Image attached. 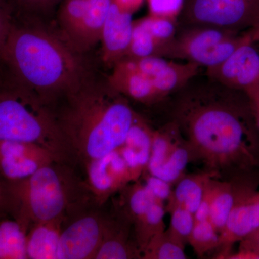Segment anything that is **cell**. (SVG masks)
Instances as JSON below:
<instances>
[{
	"label": "cell",
	"mask_w": 259,
	"mask_h": 259,
	"mask_svg": "<svg viewBox=\"0 0 259 259\" xmlns=\"http://www.w3.org/2000/svg\"><path fill=\"white\" fill-rule=\"evenodd\" d=\"M182 89L174 120L190 149L218 177L248 175L259 168V131L246 94L208 76Z\"/></svg>",
	"instance_id": "cell-1"
},
{
	"label": "cell",
	"mask_w": 259,
	"mask_h": 259,
	"mask_svg": "<svg viewBox=\"0 0 259 259\" xmlns=\"http://www.w3.org/2000/svg\"><path fill=\"white\" fill-rule=\"evenodd\" d=\"M52 109L75 162L82 164L120 147L137 115L107 78L92 74Z\"/></svg>",
	"instance_id": "cell-2"
},
{
	"label": "cell",
	"mask_w": 259,
	"mask_h": 259,
	"mask_svg": "<svg viewBox=\"0 0 259 259\" xmlns=\"http://www.w3.org/2000/svg\"><path fill=\"white\" fill-rule=\"evenodd\" d=\"M81 55L60 34L16 13L0 57L52 107L92 74Z\"/></svg>",
	"instance_id": "cell-3"
},
{
	"label": "cell",
	"mask_w": 259,
	"mask_h": 259,
	"mask_svg": "<svg viewBox=\"0 0 259 259\" xmlns=\"http://www.w3.org/2000/svg\"><path fill=\"white\" fill-rule=\"evenodd\" d=\"M1 182L3 202L30 226L59 218L67 222L99 206L74 165L64 162H53L25 180Z\"/></svg>",
	"instance_id": "cell-4"
},
{
	"label": "cell",
	"mask_w": 259,
	"mask_h": 259,
	"mask_svg": "<svg viewBox=\"0 0 259 259\" xmlns=\"http://www.w3.org/2000/svg\"><path fill=\"white\" fill-rule=\"evenodd\" d=\"M0 141L32 143L64 163H76L52 107L29 88L0 57Z\"/></svg>",
	"instance_id": "cell-5"
},
{
	"label": "cell",
	"mask_w": 259,
	"mask_h": 259,
	"mask_svg": "<svg viewBox=\"0 0 259 259\" xmlns=\"http://www.w3.org/2000/svg\"><path fill=\"white\" fill-rule=\"evenodd\" d=\"M249 41H253L250 30L238 32L217 27L190 26L172 42L168 58L184 59L212 69Z\"/></svg>",
	"instance_id": "cell-6"
},
{
	"label": "cell",
	"mask_w": 259,
	"mask_h": 259,
	"mask_svg": "<svg viewBox=\"0 0 259 259\" xmlns=\"http://www.w3.org/2000/svg\"><path fill=\"white\" fill-rule=\"evenodd\" d=\"M182 15L190 26L248 31L259 24V0H185Z\"/></svg>",
	"instance_id": "cell-7"
},
{
	"label": "cell",
	"mask_w": 259,
	"mask_h": 259,
	"mask_svg": "<svg viewBox=\"0 0 259 259\" xmlns=\"http://www.w3.org/2000/svg\"><path fill=\"white\" fill-rule=\"evenodd\" d=\"M192 161L190 148L175 121L153 131L146 172L175 185Z\"/></svg>",
	"instance_id": "cell-8"
},
{
	"label": "cell",
	"mask_w": 259,
	"mask_h": 259,
	"mask_svg": "<svg viewBox=\"0 0 259 259\" xmlns=\"http://www.w3.org/2000/svg\"><path fill=\"white\" fill-rule=\"evenodd\" d=\"M100 207L95 206L65 223L56 259H94L110 218Z\"/></svg>",
	"instance_id": "cell-9"
},
{
	"label": "cell",
	"mask_w": 259,
	"mask_h": 259,
	"mask_svg": "<svg viewBox=\"0 0 259 259\" xmlns=\"http://www.w3.org/2000/svg\"><path fill=\"white\" fill-rule=\"evenodd\" d=\"M85 182L95 202L102 207L115 193L134 182L118 148L83 164Z\"/></svg>",
	"instance_id": "cell-10"
},
{
	"label": "cell",
	"mask_w": 259,
	"mask_h": 259,
	"mask_svg": "<svg viewBox=\"0 0 259 259\" xmlns=\"http://www.w3.org/2000/svg\"><path fill=\"white\" fill-rule=\"evenodd\" d=\"M56 161H61L49 150L39 145L23 141H0V177L3 182L25 180Z\"/></svg>",
	"instance_id": "cell-11"
},
{
	"label": "cell",
	"mask_w": 259,
	"mask_h": 259,
	"mask_svg": "<svg viewBox=\"0 0 259 259\" xmlns=\"http://www.w3.org/2000/svg\"><path fill=\"white\" fill-rule=\"evenodd\" d=\"M125 59L148 78L163 99L187 86L197 76L200 69L193 63H178L162 56Z\"/></svg>",
	"instance_id": "cell-12"
},
{
	"label": "cell",
	"mask_w": 259,
	"mask_h": 259,
	"mask_svg": "<svg viewBox=\"0 0 259 259\" xmlns=\"http://www.w3.org/2000/svg\"><path fill=\"white\" fill-rule=\"evenodd\" d=\"M253 44H243L222 64L207 70V76L245 93L259 88V51Z\"/></svg>",
	"instance_id": "cell-13"
},
{
	"label": "cell",
	"mask_w": 259,
	"mask_h": 259,
	"mask_svg": "<svg viewBox=\"0 0 259 259\" xmlns=\"http://www.w3.org/2000/svg\"><path fill=\"white\" fill-rule=\"evenodd\" d=\"M259 228V191L249 189L238 197L226 226L220 233V257L226 258L232 246Z\"/></svg>",
	"instance_id": "cell-14"
},
{
	"label": "cell",
	"mask_w": 259,
	"mask_h": 259,
	"mask_svg": "<svg viewBox=\"0 0 259 259\" xmlns=\"http://www.w3.org/2000/svg\"><path fill=\"white\" fill-rule=\"evenodd\" d=\"M133 14L112 3L100 37L102 59L110 67L125 59L132 37Z\"/></svg>",
	"instance_id": "cell-15"
},
{
	"label": "cell",
	"mask_w": 259,
	"mask_h": 259,
	"mask_svg": "<svg viewBox=\"0 0 259 259\" xmlns=\"http://www.w3.org/2000/svg\"><path fill=\"white\" fill-rule=\"evenodd\" d=\"M107 82L112 89L135 101L151 105L163 100L151 81L144 74L135 69L127 59L114 65Z\"/></svg>",
	"instance_id": "cell-16"
},
{
	"label": "cell",
	"mask_w": 259,
	"mask_h": 259,
	"mask_svg": "<svg viewBox=\"0 0 259 259\" xmlns=\"http://www.w3.org/2000/svg\"><path fill=\"white\" fill-rule=\"evenodd\" d=\"M133 226L122 213L115 209L110 214L106 232L94 259L141 258L136 240L131 239Z\"/></svg>",
	"instance_id": "cell-17"
},
{
	"label": "cell",
	"mask_w": 259,
	"mask_h": 259,
	"mask_svg": "<svg viewBox=\"0 0 259 259\" xmlns=\"http://www.w3.org/2000/svg\"><path fill=\"white\" fill-rule=\"evenodd\" d=\"M153 132V130L137 114L125 141L118 148L134 182L139 180L147 168Z\"/></svg>",
	"instance_id": "cell-18"
},
{
	"label": "cell",
	"mask_w": 259,
	"mask_h": 259,
	"mask_svg": "<svg viewBox=\"0 0 259 259\" xmlns=\"http://www.w3.org/2000/svg\"><path fill=\"white\" fill-rule=\"evenodd\" d=\"M30 224L18 212L0 205V259H28L27 234Z\"/></svg>",
	"instance_id": "cell-19"
},
{
	"label": "cell",
	"mask_w": 259,
	"mask_h": 259,
	"mask_svg": "<svg viewBox=\"0 0 259 259\" xmlns=\"http://www.w3.org/2000/svg\"><path fill=\"white\" fill-rule=\"evenodd\" d=\"M66 219L56 218L32 223L27 234L28 259H56L61 231Z\"/></svg>",
	"instance_id": "cell-20"
},
{
	"label": "cell",
	"mask_w": 259,
	"mask_h": 259,
	"mask_svg": "<svg viewBox=\"0 0 259 259\" xmlns=\"http://www.w3.org/2000/svg\"><path fill=\"white\" fill-rule=\"evenodd\" d=\"M112 3V0H88L86 15L71 45L74 50L83 54L100 41Z\"/></svg>",
	"instance_id": "cell-21"
},
{
	"label": "cell",
	"mask_w": 259,
	"mask_h": 259,
	"mask_svg": "<svg viewBox=\"0 0 259 259\" xmlns=\"http://www.w3.org/2000/svg\"><path fill=\"white\" fill-rule=\"evenodd\" d=\"M250 188L251 187H245L236 189L231 182L221 181L215 177L212 179L209 221L219 233L226 226L238 197Z\"/></svg>",
	"instance_id": "cell-22"
},
{
	"label": "cell",
	"mask_w": 259,
	"mask_h": 259,
	"mask_svg": "<svg viewBox=\"0 0 259 259\" xmlns=\"http://www.w3.org/2000/svg\"><path fill=\"white\" fill-rule=\"evenodd\" d=\"M216 176L204 171L195 175H185L175 184L171 197L166 202V209L180 207L194 213L199 207L209 181Z\"/></svg>",
	"instance_id": "cell-23"
},
{
	"label": "cell",
	"mask_w": 259,
	"mask_h": 259,
	"mask_svg": "<svg viewBox=\"0 0 259 259\" xmlns=\"http://www.w3.org/2000/svg\"><path fill=\"white\" fill-rule=\"evenodd\" d=\"M166 205L156 201L149 209L133 224L135 239L141 253L150 240L160 232L166 231L164 223Z\"/></svg>",
	"instance_id": "cell-24"
},
{
	"label": "cell",
	"mask_w": 259,
	"mask_h": 259,
	"mask_svg": "<svg viewBox=\"0 0 259 259\" xmlns=\"http://www.w3.org/2000/svg\"><path fill=\"white\" fill-rule=\"evenodd\" d=\"M58 8L60 35L71 47L86 15L88 0H62Z\"/></svg>",
	"instance_id": "cell-25"
},
{
	"label": "cell",
	"mask_w": 259,
	"mask_h": 259,
	"mask_svg": "<svg viewBox=\"0 0 259 259\" xmlns=\"http://www.w3.org/2000/svg\"><path fill=\"white\" fill-rule=\"evenodd\" d=\"M166 51L148 31L142 18L134 20L132 37L127 56L125 58L148 57L162 56L165 57Z\"/></svg>",
	"instance_id": "cell-26"
},
{
	"label": "cell",
	"mask_w": 259,
	"mask_h": 259,
	"mask_svg": "<svg viewBox=\"0 0 259 259\" xmlns=\"http://www.w3.org/2000/svg\"><path fill=\"white\" fill-rule=\"evenodd\" d=\"M185 247L168 236L166 231L160 232L150 240L142 252L144 259H185Z\"/></svg>",
	"instance_id": "cell-27"
},
{
	"label": "cell",
	"mask_w": 259,
	"mask_h": 259,
	"mask_svg": "<svg viewBox=\"0 0 259 259\" xmlns=\"http://www.w3.org/2000/svg\"><path fill=\"white\" fill-rule=\"evenodd\" d=\"M188 244L199 258L218 249L220 246V233L209 221L195 222L189 238Z\"/></svg>",
	"instance_id": "cell-28"
},
{
	"label": "cell",
	"mask_w": 259,
	"mask_h": 259,
	"mask_svg": "<svg viewBox=\"0 0 259 259\" xmlns=\"http://www.w3.org/2000/svg\"><path fill=\"white\" fill-rule=\"evenodd\" d=\"M170 214V223L166 230L168 236L179 244L185 247L193 230L195 220L193 213L180 207L166 208Z\"/></svg>",
	"instance_id": "cell-29"
},
{
	"label": "cell",
	"mask_w": 259,
	"mask_h": 259,
	"mask_svg": "<svg viewBox=\"0 0 259 259\" xmlns=\"http://www.w3.org/2000/svg\"><path fill=\"white\" fill-rule=\"evenodd\" d=\"M18 14L36 18L46 14L56 7H59L62 0H11Z\"/></svg>",
	"instance_id": "cell-30"
},
{
	"label": "cell",
	"mask_w": 259,
	"mask_h": 259,
	"mask_svg": "<svg viewBox=\"0 0 259 259\" xmlns=\"http://www.w3.org/2000/svg\"><path fill=\"white\" fill-rule=\"evenodd\" d=\"M149 15L176 20L182 15L185 0H146Z\"/></svg>",
	"instance_id": "cell-31"
},
{
	"label": "cell",
	"mask_w": 259,
	"mask_h": 259,
	"mask_svg": "<svg viewBox=\"0 0 259 259\" xmlns=\"http://www.w3.org/2000/svg\"><path fill=\"white\" fill-rule=\"evenodd\" d=\"M139 180L144 182L156 200L166 203L171 197L173 192V185L157 177L153 176L146 171L143 174Z\"/></svg>",
	"instance_id": "cell-32"
},
{
	"label": "cell",
	"mask_w": 259,
	"mask_h": 259,
	"mask_svg": "<svg viewBox=\"0 0 259 259\" xmlns=\"http://www.w3.org/2000/svg\"><path fill=\"white\" fill-rule=\"evenodd\" d=\"M16 11L11 0H0V56L14 21Z\"/></svg>",
	"instance_id": "cell-33"
},
{
	"label": "cell",
	"mask_w": 259,
	"mask_h": 259,
	"mask_svg": "<svg viewBox=\"0 0 259 259\" xmlns=\"http://www.w3.org/2000/svg\"><path fill=\"white\" fill-rule=\"evenodd\" d=\"M239 243L238 251L231 253L228 258H259V228L242 239Z\"/></svg>",
	"instance_id": "cell-34"
},
{
	"label": "cell",
	"mask_w": 259,
	"mask_h": 259,
	"mask_svg": "<svg viewBox=\"0 0 259 259\" xmlns=\"http://www.w3.org/2000/svg\"><path fill=\"white\" fill-rule=\"evenodd\" d=\"M212 179L209 181L205 191H204L202 201H201L199 207H197V210L194 213L195 222H203V221H209V214H210L211 180Z\"/></svg>",
	"instance_id": "cell-35"
},
{
	"label": "cell",
	"mask_w": 259,
	"mask_h": 259,
	"mask_svg": "<svg viewBox=\"0 0 259 259\" xmlns=\"http://www.w3.org/2000/svg\"><path fill=\"white\" fill-rule=\"evenodd\" d=\"M146 0H112L120 9L134 15Z\"/></svg>",
	"instance_id": "cell-36"
},
{
	"label": "cell",
	"mask_w": 259,
	"mask_h": 259,
	"mask_svg": "<svg viewBox=\"0 0 259 259\" xmlns=\"http://www.w3.org/2000/svg\"><path fill=\"white\" fill-rule=\"evenodd\" d=\"M246 94L249 99L253 115H254L255 123L259 131V88L252 90Z\"/></svg>",
	"instance_id": "cell-37"
},
{
	"label": "cell",
	"mask_w": 259,
	"mask_h": 259,
	"mask_svg": "<svg viewBox=\"0 0 259 259\" xmlns=\"http://www.w3.org/2000/svg\"><path fill=\"white\" fill-rule=\"evenodd\" d=\"M250 33L253 42H259V28L251 29L250 30Z\"/></svg>",
	"instance_id": "cell-38"
},
{
	"label": "cell",
	"mask_w": 259,
	"mask_h": 259,
	"mask_svg": "<svg viewBox=\"0 0 259 259\" xmlns=\"http://www.w3.org/2000/svg\"><path fill=\"white\" fill-rule=\"evenodd\" d=\"M3 185H2V182H0V205H1L2 202H3Z\"/></svg>",
	"instance_id": "cell-39"
},
{
	"label": "cell",
	"mask_w": 259,
	"mask_h": 259,
	"mask_svg": "<svg viewBox=\"0 0 259 259\" xmlns=\"http://www.w3.org/2000/svg\"><path fill=\"white\" fill-rule=\"evenodd\" d=\"M255 28H259V24L258 25H257V26H255Z\"/></svg>",
	"instance_id": "cell-40"
}]
</instances>
